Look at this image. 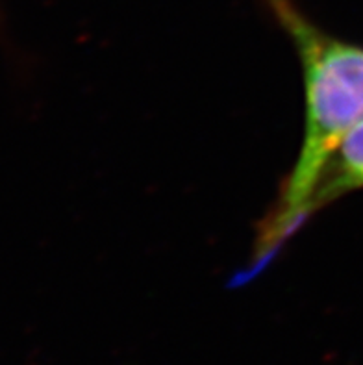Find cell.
Here are the masks:
<instances>
[{
  "mask_svg": "<svg viewBox=\"0 0 363 365\" xmlns=\"http://www.w3.org/2000/svg\"><path fill=\"white\" fill-rule=\"evenodd\" d=\"M290 37L302 67L304 132L299 156L260 222L250 264L232 280L243 286L262 274L306 225V206L328 160L363 120V46L324 32L291 0H265Z\"/></svg>",
  "mask_w": 363,
  "mask_h": 365,
  "instance_id": "6da1fadb",
  "label": "cell"
},
{
  "mask_svg": "<svg viewBox=\"0 0 363 365\" xmlns=\"http://www.w3.org/2000/svg\"><path fill=\"white\" fill-rule=\"evenodd\" d=\"M358 190H363V120L341 141L319 176L306 206V222L332 202Z\"/></svg>",
  "mask_w": 363,
  "mask_h": 365,
  "instance_id": "7a4b0ae2",
  "label": "cell"
}]
</instances>
